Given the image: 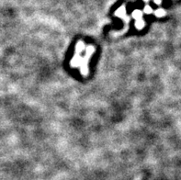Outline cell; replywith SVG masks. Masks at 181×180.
I'll return each instance as SVG.
<instances>
[{"instance_id":"4","label":"cell","mask_w":181,"mask_h":180,"mask_svg":"<svg viewBox=\"0 0 181 180\" xmlns=\"http://www.w3.org/2000/svg\"><path fill=\"white\" fill-rule=\"evenodd\" d=\"M135 27L137 28L138 30H142L145 28V21L142 20H137L135 22Z\"/></svg>"},{"instance_id":"8","label":"cell","mask_w":181,"mask_h":180,"mask_svg":"<svg viewBox=\"0 0 181 180\" xmlns=\"http://www.w3.org/2000/svg\"><path fill=\"white\" fill-rule=\"evenodd\" d=\"M154 2H155V4H156V5H160V4L162 3V0H154Z\"/></svg>"},{"instance_id":"6","label":"cell","mask_w":181,"mask_h":180,"mask_svg":"<svg viewBox=\"0 0 181 180\" xmlns=\"http://www.w3.org/2000/svg\"><path fill=\"white\" fill-rule=\"evenodd\" d=\"M132 17L136 18V20H141L142 17V12L141 10H134V12L132 13Z\"/></svg>"},{"instance_id":"1","label":"cell","mask_w":181,"mask_h":180,"mask_svg":"<svg viewBox=\"0 0 181 180\" xmlns=\"http://www.w3.org/2000/svg\"><path fill=\"white\" fill-rule=\"evenodd\" d=\"M94 52V47L92 46H88V49H87V54H85V57L84 58V61L81 62V72L84 74H88V59L91 56V54Z\"/></svg>"},{"instance_id":"9","label":"cell","mask_w":181,"mask_h":180,"mask_svg":"<svg viewBox=\"0 0 181 180\" xmlns=\"http://www.w3.org/2000/svg\"><path fill=\"white\" fill-rule=\"evenodd\" d=\"M145 2H148V1H149V0H145Z\"/></svg>"},{"instance_id":"3","label":"cell","mask_w":181,"mask_h":180,"mask_svg":"<svg viewBox=\"0 0 181 180\" xmlns=\"http://www.w3.org/2000/svg\"><path fill=\"white\" fill-rule=\"evenodd\" d=\"M116 15L120 17H125V7L124 6H122L118 9V11L116 12Z\"/></svg>"},{"instance_id":"5","label":"cell","mask_w":181,"mask_h":180,"mask_svg":"<svg viewBox=\"0 0 181 180\" xmlns=\"http://www.w3.org/2000/svg\"><path fill=\"white\" fill-rule=\"evenodd\" d=\"M85 50V45H84V42H79L77 44V53H80L82 51Z\"/></svg>"},{"instance_id":"2","label":"cell","mask_w":181,"mask_h":180,"mask_svg":"<svg viewBox=\"0 0 181 180\" xmlns=\"http://www.w3.org/2000/svg\"><path fill=\"white\" fill-rule=\"evenodd\" d=\"M166 11L165 10L164 8H158V9H156L155 12V15L156 17H164V16H166Z\"/></svg>"},{"instance_id":"7","label":"cell","mask_w":181,"mask_h":180,"mask_svg":"<svg viewBox=\"0 0 181 180\" xmlns=\"http://www.w3.org/2000/svg\"><path fill=\"white\" fill-rule=\"evenodd\" d=\"M144 12L145 14H151V13H153V8H152L150 6H145L144 8Z\"/></svg>"}]
</instances>
